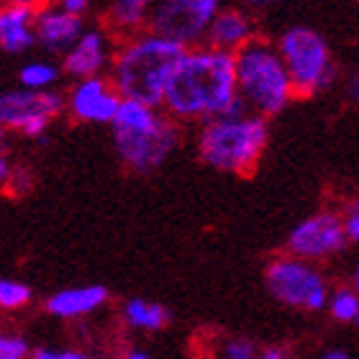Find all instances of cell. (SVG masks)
Wrapping results in <instances>:
<instances>
[{
  "instance_id": "5",
  "label": "cell",
  "mask_w": 359,
  "mask_h": 359,
  "mask_svg": "<svg viewBox=\"0 0 359 359\" xmlns=\"http://www.w3.org/2000/svg\"><path fill=\"white\" fill-rule=\"evenodd\" d=\"M233 69L236 93L255 116H275L290 103L292 85L277 46L255 36L233 54Z\"/></svg>"
},
{
  "instance_id": "13",
  "label": "cell",
  "mask_w": 359,
  "mask_h": 359,
  "mask_svg": "<svg viewBox=\"0 0 359 359\" xmlns=\"http://www.w3.org/2000/svg\"><path fill=\"white\" fill-rule=\"evenodd\" d=\"M83 18L65 13L57 6H46L34 15V39L39 46H44L52 54L65 57L77 39L83 36Z\"/></svg>"
},
{
  "instance_id": "26",
  "label": "cell",
  "mask_w": 359,
  "mask_h": 359,
  "mask_svg": "<svg viewBox=\"0 0 359 359\" xmlns=\"http://www.w3.org/2000/svg\"><path fill=\"white\" fill-rule=\"evenodd\" d=\"M344 233L346 239L359 241V203H354L352 208H349V216L344 221Z\"/></svg>"
},
{
  "instance_id": "16",
  "label": "cell",
  "mask_w": 359,
  "mask_h": 359,
  "mask_svg": "<svg viewBox=\"0 0 359 359\" xmlns=\"http://www.w3.org/2000/svg\"><path fill=\"white\" fill-rule=\"evenodd\" d=\"M34 11L15 3L0 6V49L8 54H23L36 44L34 39Z\"/></svg>"
},
{
  "instance_id": "7",
  "label": "cell",
  "mask_w": 359,
  "mask_h": 359,
  "mask_svg": "<svg viewBox=\"0 0 359 359\" xmlns=\"http://www.w3.org/2000/svg\"><path fill=\"white\" fill-rule=\"evenodd\" d=\"M221 11V0H154L149 13V34L193 49L205 39L210 21Z\"/></svg>"
},
{
  "instance_id": "18",
  "label": "cell",
  "mask_w": 359,
  "mask_h": 359,
  "mask_svg": "<svg viewBox=\"0 0 359 359\" xmlns=\"http://www.w3.org/2000/svg\"><path fill=\"white\" fill-rule=\"evenodd\" d=\"M123 321L131 329L139 331H159L170 321V311L159 303H149L144 298H131L123 303Z\"/></svg>"
},
{
  "instance_id": "1",
  "label": "cell",
  "mask_w": 359,
  "mask_h": 359,
  "mask_svg": "<svg viewBox=\"0 0 359 359\" xmlns=\"http://www.w3.org/2000/svg\"><path fill=\"white\" fill-rule=\"evenodd\" d=\"M162 105L175 118H236L244 116L247 105L236 93L233 54L210 46L185 49L167 83Z\"/></svg>"
},
{
  "instance_id": "34",
  "label": "cell",
  "mask_w": 359,
  "mask_h": 359,
  "mask_svg": "<svg viewBox=\"0 0 359 359\" xmlns=\"http://www.w3.org/2000/svg\"><path fill=\"white\" fill-rule=\"evenodd\" d=\"M6 151H8V136H6V131L0 128V157H6Z\"/></svg>"
},
{
  "instance_id": "33",
  "label": "cell",
  "mask_w": 359,
  "mask_h": 359,
  "mask_svg": "<svg viewBox=\"0 0 359 359\" xmlns=\"http://www.w3.org/2000/svg\"><path fill=\"white\" fill-rule=\"evenodd\" d=\"M244 6L249 8H269V6H277V3H283V0H241Z\"/></svg>"
},
{
  "instance_id": "10",
  "label": "cell",
  "mask_w": 359,
  "mask_h": 359,
  "mask_svg": "<svg viewBox=\"0 0 359 359\" xmlns=\"http://www.w3.org/2000/svg\"><path fill=\"white\" fill-rule=\"evenodd\" d=\"M344 244V221L337 213H331V210H321V213L306 218L287 236V249L298 259H306V262L308 259H321V257L337 255Z\"/></svg>"
},
{
  "instance_id": "25",
  "label": "cell",
  "mask_w": 359,
  "mask_h": 359,
  "mask_svg": "<svg viewBox=\"0 0 359 359\" xmlns=\"http://www.w3.org/2000/svg\"><path fill=\"white\" fill-rule=\"evenodd\" d=\"M29 359H95L85 352H77V349H34L29 354Z\"/></svg>"
},
{
  "instance_id": "20",
  "label": "cell",
  "mask_w": 359,
  "mask_h": 359,
  "mask_svg": "<svg viewBox=\"0 0 359 359\" xmlns=\"http://www.w3.org/2000/svg\"><path fill=\"white\" fill-rule=\"evenodd\" d=\"M34 298V290L29 285L15 283V280H0V308L3 311H18L29 306Z\"/></svg>"
},
{
  "instance_id": "17",
  "label": "cell",
  "mask_w": 359,
  "mask_h": 359,
  "mask_svg": "<svg viewBox=\"0 0 359 359\" xmlns=\"http://www.w3.org/2000/svg\"><path fill=\"white\" fill-rule=\"evenodd\" d=\"M154 0H111L105 21L121 36H134L142 34V29L149 21Z\"/></svg>"
},
{
  "instance_id": "38",
  "label": "cell",
  "mask_w": 359,
  "mask_h": 359,
  "mask_svg": "<svg viewBox=\"0 0 359 359\" xmlns=\"http://www.w3.org/2000/svg\"><path fill=\"white\" fill-rule=\"evenodd\" d=\"M357 323H359V313H357Z\"/></svg>"
},
{
  "instance_id": "14",
  "label": "cell",
  "mask_w": 359,
  "mask_h": 359,
  "mask_svg": "<svg viewBox=\"0 0 359 359\" xmlns=\"http://www.w3.org/2000/svg\"><path fill=\"white\" fill-rule=\"evenodd\" d=\"M252 39H255V21L249 18L247 11H241V8H221L216 18L210 21L203 41L210 49L236 54Z\"/></svg>"
},
{
  "instance_id": "15",
  "label": "cell",
  "mask_w": 359,
  "mask_h": 359,
  "mask_svg": "<svg viewBox=\"0 0 359 359\" xmlns=\"http://www.w3.org/2000/svg\"><path fill=\"white\" fill-rule=\"evenodd\" d=\"M111 298L105 285H77V287H65L49 295L44 303L46 313L54 318H80L103 306Z\"/></svg>"
},
{
  "instance_id": "23",
  "label": "cell",
  "mask_w": 359,
  "mask_h": 359,
  "mask_svg": "<svg viewBox=\"0 0 359 359\" xmlns=\"http://www.w3.org/2000/svg\"><path fill=\"white\" fill-rule=\"evenodd\" d=\"M218 359H257V349L249 339H231Z\"/></svg>"
},
{
  "instance_id": "32",
  "label": "cell",
  "mask_w": 359,
  "mask_h": 359,
  "mask_svg": "<svg viewBox=\"0 0 359 359\" xmlns=\"http://www.w3.org/2000/svg\"><path fill=\"white\" fill-rule=\"evenodd\" d=\"M346 90H349V97H352V100H359V69L354 72L352 77H349V85H346Z\"/></svg>"
},
{
  "instance_id": "29",
  "label": "cell",
  "mask_w": 359,
  "mask_h": 359,
  "mask_svg": "<svg viewBox=\"0 0 359 359\" xmlns=\"http://www.w3.org/2000/svg\"><path fill=\"white\" fill-rule=\"evenodd\" d=\"M257 359H287V354L280 346H267V349H262V352L257 354Z\"/></svg>"
},
{
  "instance_id": "35",
  "label": "cell",
  "mask_w": 359,
  "mask_h": 359,
  "mask_svg": "<svg viewBox=\"0 0 359 359\" xmlns=\"http://www.w3.org/2000/svg\"><path fill=\"white\" fill-rule=\"evenodd\" d=\"M321 359H349L346 357V352H339V349H334V352H326Z\"/></svg>"
},
{
  "instance_id": "2",
  "label": "cell",
  "mask_w": 359,
  "mask_h": 359,
  "mask_svg": "<svg viewBox=\"0 0 359 359\" xmlns=\"http://www.w3.org/2000/svg\"><path fill=\"white\" fill-rule=\"evenodd\" d=\"M185 49L167 39L142 31L126 36L111 57V85L121 95V100L159 108L170 77Z\"/></svg>"
},
{
  "instance_id": "8",
  "label": "cell",
  "mask_w": 359,
  "mask_h": 359,
  "mask_svg": "<svg viewBox=\"0 0 359 359\" xmlns=\"http://www.w3.org/2000/svg\"><path fill=\"white\" fill-rule=\"evenodd\" d=\"M65 111V95L57 90L15 88L0 93V128L18 131L26 139H44L46 128Z\"/></svg>"
},
{
  "instance_id": "12",
  "label": "cell",
  "mask_w": 359,
  "mask_h": 359,
  "mask_svg": "<svg viewBox=\"0 0 359 359\" xmlns=\"http://www.w3.org/2000/svg\"><path fill=\"white\" fill-rule=\"evenodd\" d=\"M111 41L100 29H85L83 36L77 39L72 49L62 60V72H67L72 80H88V77H100L108 65H111Z\"/></svg>"
},
{
  "instance_id": "3",
  "label": "cell",
  "mask_w": 359,
  "mask_h": 359,
  "mask_svg": "<svg viewBox=\"0 0 359 359\" xmlns=\"http://www.w3.org/2000/svg\"><path fill=\"white\" fill-rule=\"evenodd\" d=\"M111 128L121 162L142 175L154 172L165 165L180 142V128L175 121L157 113V108L134 100H121Z\"/></svg>"
},
{
  "instance_id": "22",
  "label": "cell",
  "mask_w": 359,
  "mask_h": 359,
  "mask_svg": "<svg viewBox=\"0 0 359 359\" xmlns=\"http://www.w3.org/2000/svg\"><path fill=\"white\" fill-rule=\"evenodd\" d=\"M31 349L26 339L18 334H8L0 331V359H29Z\"/></svg>"
},
{
  "instance_id": "19",
  "label": "cell",
  "mask_w": 359,
  "mask_h": 359,
  "mask_svg": "<svg viewBox=\"0 0 359 359\" xmlns=\"http://www.w3.org/2000/svg\"><path fill=\"white\" fill-rule=\"evenodd\" d=\"M62 69L49 60H36L23 65L18 72V83L26 90H52L60 80Z\"/></svg>"
},
{
  "instance_id": "9",
  "label": "cell",
  "mask_w": 359,
  "mask_h": 359,
  "mask_svg": "<svg viewBox=\"0 0 359 359\" xmlns=\"http://www.w3.org/2000/svg\"><path fill=\"white\" fill-rule=\"evenodd\" d=\"M267 290L272 298L292 308H306L308 298L323 287L321 272L298 257H280L267 267Z\"/></svg>"
},
{
  "instance_id": "31",
  "label": "cell",
  "mask_w": 359,
  "mask_h": 359,
  "mask_svg": "<svg viewBox=\"0 0 359 359\" xmlns=\"http://www.w3.org/2000/svg\"><path fill=\"white\" fill-rule=\"evenodd\" d=\"M11 170H13L11 159H8V157H0V185H3V187H6L8 177H11Z\"/></svg>"
},
{
  "instance_id": "11",
  "label": "cell",
  "mask_w": 359,
  "mask_h": 359,
  "mask_svg": "<svg viewBox=\"0 0 359 359\" xmlns=\"http://www.w3.org/2000/svg\"><path fill=\"white\" fill-rule=\"evenodd\" d=\"M65 105L83 123H111L121 105V95L108 77H88L72 85Z\"/></svg>"
},
{
  "instance_id": "30",
  "label": "cell",
  "mask_w": 359,
  "mask_h": 359,
  "mask_svg": "<svg viewBox=\"0 0 359 359\" xmlns=\"http://www.w3.org/2000/svg\"><path fill=\"white\" fill-rule=\"evenodd\" d=\"M8 3H15V6H23V8H31L34 13L41 11V8L49 6V0H8Z\"/></svg>"
},
{
  "instance_id": "36",
  "label": "cell",
  "mask_w": 359,
  "mask_h": 359,
  "mask_svg": "<svg viewBox=\"0 0 359 359\" xmlns=\"http://www.w3.org/2000/svg\"><path fill=\"white\" fill-rule=\"evenodd\" d=\"M126 359H149L144 352H139V349H134V352H128L126 354Z\"/></svg>"
},
{
  "instance_id": "4",
  "label": "cell",
  "mask_w": 359,
  "mask_h": 359,
  "mask_svg": "<svg viewBox=\"0 0 359 359\" xmlns=\"http://www.w3.org/2000/svg\"><path fill=\"white\" fill-rule=\"evenodd\" d=\"M267 121L255 113L236 118L205 121L198 136V154L208 167L221 172L252 175L267 147Z\"/></svg>"
},
{
  "instance_id": "27",
  "label": "cell",
  "mask_w": 359,
  "mask_h": 359,
  "mask_svg": "<svg viewBox=\"0 0 359 359\" xmlns=\"http://www.w3.org/2000/svg\"><path fill=\"white\" fill-rule=\"evenodd\" d=\"M88 6H90V0H57V8H62V11L69 15H77V18H83Z\"/></svg>"
},
{
  "instance_id": "21",
  "label": "cell",
  "mask_w": 359,
  "mask_h": 359,
  "mask_svg": "<svg viewBox=\"0 0 359 359\" xmlns=\"http://www.w3.org/2000/svg\"><path fill=\"white\" fill-rule=\"evenodd\" d=\"M329 308H331V316L337 318V321H357V313H359V295L354 290H337L331 295L329 300Z\"/></svg>"
},
{
  "instance_id": "37",
  "label": "cell",
  "mask_w": 359,
  "mask_h": 359,
  "mask_svg": "<svg viewBox=\"0 0 359 359\" xmlns=\"http://www.w3.org/2000/svg\"><path fill=\"white\" fill-rule=\"evenodd\" d=\"M357 290H359V269H357Z\"/></svg>"
},
{
  "instance_id": "24",
  "label": "cell",
  "mask_w": 359,
  "mask_h": 359,
  "mask_svg": "<svg viewBox=\"0 0 359 359\" xmlns=\"http://www.w3.org/2000/svg\"><path fill=\"white\" fill-rule=\"evenodd\" d=\"M31 182H34V177H31V172L26 170V167H13L11 170V177H8L6 187L11 190L13 195H23L31 190Z\"/></svg>"
},
{
  "instance_id": "6",
  "label": "cell",
  "mask_w": 359,
  "mask_h": 359,
  "mask_svg": "<svg viewBox=\"0 0 359 359\" xmlns=\"http://www.w3.org/2000/svg\"><path fill=\"white\" fill-rule=\"evenodd\" d=\"M277 54L283 60L292 85V95H311L329 88L337 77L329 44L318 31L308 26H292L280 36Z\"/></svg>"
},
{
  "instance_id": "28",
  "label": "cell",
  "mask_w": 359,
  "mask_h": 359,
  "mask_svg": "<svg viewBox=\"0 0 359 359\" xmlns=\"http://www.w3.org/2000/svg\"><path fill=\"white\" fill-rule=\"evenodd\" d=\"M326 300H329V290H326V285H323V287H318V290L308 298L306 308H308V311H321V308L326 306Z\"/></svg>"
}]
</instances>
